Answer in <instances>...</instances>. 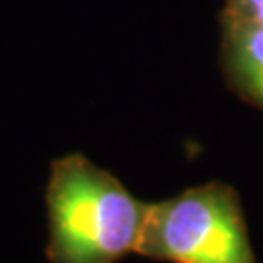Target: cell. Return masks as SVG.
<instances>
[{
  "label": "cell",
  "instance_id": "obj_4",
  "mask_svg": "<svg viewBox=\"0 0 263 263\" xmlns=\"http://www.w3.org/2000/svg\"><path fill=\"white\" fill-rule=\"evenodd\" d=\"M222 16L263 26V0H228Z\"/></svg>",
  "mask_w": 263,
  "mask_h": 263
},
{
  "label": "cell",
  "instance_id": "obj_3",
  "mask_svg": "<svg viewBox=\"0 0 263 263\" xmlns=\"http://www.w3.org/2000/svg\"><path fill=\"white\" fill-rule=\"evenodd\" d=\"M222 66L230 88L263 109V26L222 16Z\"/></svg>",
  "mask_w": 263,
  "mask_h": 263
},
{
  "label": "cell",
  "instance_id": "obj_2",
  "mask_svg": "<svg viewBox=\"0 0 263 263\" xmlns=\"http://www.w3.org/2000/svg\"><path fill=\"white\" fill-rule=\"evenodd\" d=\"M137 254L170 263H257L238 193L220 181L151 205Z\"/></svg>",
  "mask_w": 263,
  "mask_h": 263
},
{
  "label": "cell",
  "instance_id": "obj_1",
  "mask_svg": "<svg viewBox=\"0 0 263 263\" xmlns=\"http://www.w3.org/2000/svg\"><path fill=\"white\" fill-rule=\"evenodd\" d=\"M45 201L49 263H117L137 254L151 205L86 156L53 162Z\"/></svg>",
  "mask_w": 263,
  "mask_h": 263
}]
</instances>
